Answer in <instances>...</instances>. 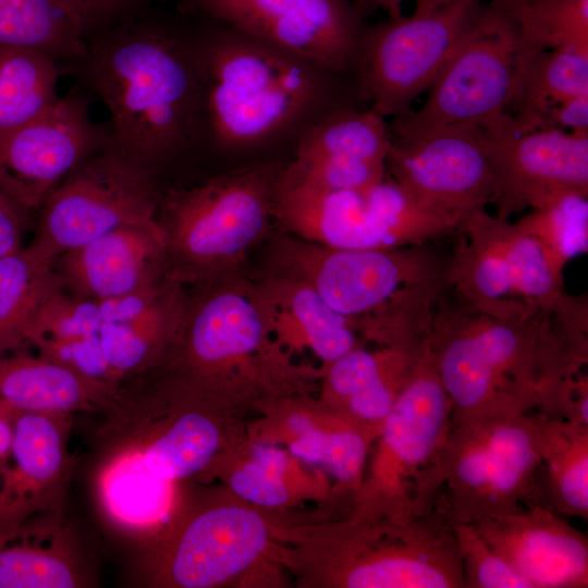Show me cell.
Returning a JSON list of instances; mask_svg holds the SVG:
<instances>
[{"instance_id": "14", "label": "cell", "mask_w": 588, "mask_h": 588, "mask_svg": "<svg viewBox=\"0 0 588 588\" xmlns=\"http://www.w3.org/2000/svg\"><path fill=\"white\" fill-rule=\"evenodd\" d=\"M160 191L152 172L109 146L47 197L30 245L54 261L117 228L155 221Z\"/></svg>"}, {"instance_id": "33", "label": "cell", "mask_w": 588, "mask_h": 588, "mask_svg": "<svg viewBox=\"0 0 588 588\" xmlns=\"http://www.w3.org/2000/svg\"><path fill=\"white\" fill-rule=\"evenodd\" d=\"M292 428L296 438L290 444L291 454L302 462L321 466L354 504L378 432L336 413L335 422L329 429H318L303 418L294 419Z\"/></svg>"}, {"instance_id": "34", "label": "cell", "mask_w": 588, "mask_h": 588, "mask_svg": "<svg viewBox=\"0 0 588 588\" xmlns=\"http://www.w3.org/2000/svg\"><path fill=\"white\" fill-rule=\"evenodd\" d=\"M61 64L41 52L0 47V134L32 120L59 97Z\"/></svg>"}, {"instance_id": "26", "label": "cell", "mask_w": 588, "mask_h": 588, "mask_svg": "<svg viewBox=\"0 0 588 588\" xmlns=\"http://www.w3.org/2000/svg\"><path fill=\"white\" fill-rule=\"evenodd\" d=\"M119 388L27 351L0 357V397L20 412L101 415Z\"/></svg>"}, {"instance_id": "22", "label": "cell", "mask_w": 588, "mask_h": 588, "mask_svg": "<svg viewBox=\"0 0 588 588\" xmlns=\"http://www.w3.org/2000/svg\"><path fill=\"white\" fill-rule=\"evenodd\" d=\"M532 588H587L588 540L566 517L525 505L474 524Z\"/></svg>"}, {"instance_id": "45", "label": "cell", "mask_w": 588, "mask_h": 588, "mask_svg": "<svg viewBox=\"0 0 588 588\" xmlns=\"http://www.w3.org/2000/svg\"><path fill=\"white\" fill-rule=\"evenodd\" d=\"M450 1L452 0H416L415 13L416 14L428 13Z\"/></svg>"}, {"instance_id": "38", "label": "cell", "mask_w": 588, "mask_h": 588, "mask_svg": "<svg viewBox=\"0 0 588 588\" xmlns=\"http://www.w3.org/2000/svg\"><path fill=\"white\" fill-rule=\"evenodd\" d=\"M286 453L274 444L256 443L247 457L229 474L228 483L245 503L267 507L283 505L289 499L284 475Z\"/></svg>"}, {"instance_id": "2", "label": "cell", "mask_w": 588, "mask_h": 588, "mask_svg": "<svg viewBox=\"0 0 588 588\" xmlns=\"http://www.w3.org/2000/svg\"><path fill=\"white\" fill-rule=\"evenodd\" d=\"M61 66L106 106L111 147L156 176L201 142L195 32L139 8L90 35L84 54Z\"/></svg>"}, {"instance_id": "11", "label": "cell", "mask_w": 588, "mask_h": 588, "mask_svg": "<svg viewBox=\"0 0 588 588\" xmlns=\"http://www.w3.org/2000/svg\"><path fill=\"white\" fill-rule=\"evenodd\" d=\"M266 271L298 279L355 327L411 290L438 289L448 267L416 248H335L279 233Z\"/></svg>"}, {"instance_id": "37", "label": "cell", "mask_w": 588, "mask_h": 588, "mask_svg": "<svg viewBox=\"0 0 588 588\" xmlns=\"http://www.w3.org/2000/svg\"><path fill=\"white\" fill-rule=\"evenodd\" d=\"M516 224L537 238L561 267L588 245L587 195L564 192L552 196Z\"/></svg>"}, {"instance_id": "18", "label": "cell", "mask_w": 588, "mask_h": 588, "mask_svg": "<svg viewBox=\"0 0 588 588\" xmlns=\"http://www.w3.org/2000/svg\"><path fill=\"white\" fill-rule=\"evenodd\" d=\"M90 94L75 85L41 113L0 134V187L38 209L84 160L111 146L108 124L90 117Z\"/></svg>"}, {"instance_id": "39", "label": "cell", "mask_w": 588, "mask_h": 588, "mask_svg": "<svg viewBox=\"0 0 588 588\" xmlns=\"http://www.w3.org/2000/svg\"><path fill=\"white\" fill-rule=\"evenodd\" d=\"M464 588H532L482 537L474 524L453 525Z\"/></svg>"}, {"instance_id": "13", "label": "cell", "mask_w": 588, "mask_h": 588, "mask_svg": "<svg viewBox=\"0 0 588 588\" xmlns=\"http://www.w3.org/2000/svg\"><path fill=\"white\" fill-rule=\"evenodd\" d=\"M524 61L514 21L489 2L429 87L424 105L396 117L414 125L468 124L498 134L506 124Z\"/></svg>"}, {"instance_id": "3", "label": "cell", "mask_w": 588, "mask_h": 588, "mask_svg": "<svg viewBox=\"0 0 588 588\" xmlns=\"http://www.w3.org/2000/svg\"><path fill=\"white\" fill-rule=\"evenodd\" d=\"M160 366L226 405L286 394L307 379L269 341L255 281L243 271L188 286L181 328Z\"/></svg>"}, {"instance_id": "1", "label": "cell", "mask_w": 588, "mask_h": 588, "mask_svg": "<svg viewBox=\"0 0 588 588\" xmlns=\"http://www.w3.org/2000/svg\"><path fill=\"white\" fill-rule=\"evenodd\" d=\"M228 405L158 367L120 385L94 437L89 480L100 517L145 550L188 505L179 482L211 466Z\"/></svg>"}, {"instance_id": "8", "label": "cell", "mask_w": 588, "mask_h": 588, "mask_svg": "<svg viewBox=\"0 0 588 588\" xmlns=\"http://www.w3.org/2000/svg\"><path fill=\"white\" fill-rule=\"evenodd\" d=\"M323 539L328 586L464 588L453 525L434 510L407 522L351 510Z\"/></svg>"}, {"instance_id": "29", "label": "cell", "mask_w": 588, "mask_h": 588, "mask_svg": "<svg viewBox=\"0 0 588 588\" xmlns=\"http://www.w3.org/2000/svg\"><path fill=\"white\" fill-rule=\"evenodd\" d=\"M526 53L516 96L505 113V136L538 130L540 117L550 107L588 93V48Z\"/></svg>"}, {"instance_id": "9", "label": "cell", "mask_w": 588, "mask_h": 588, "mask_svg": "<svg viewBox=\"0 0 588 588\" xmlns=\"http://www.w3.org/2000/svg\"><path fill=\"white\" fill-rule=\"evenodd\" d=\"M451 421L452 402L425 346L380 426L353 510L400 522L433 511L436 465Z\"/></svg>"}, {"instance_id": "27", "label": "cell", "mask_w": 588, "mask_h": 588, "mask_svg": "<svg viewBox=\"0 0 588 588\" xmlns=\"http://www.w3.org/2000/svg\"><path fill=\"white\" fill-rule=\"evenodd\" d=\"M389 148L383 117L373 109H343L305 133L291 163L324 177H359L384 170Z\"/></svg>"}, {"instance_id": "6", "label": "cell", "mask_w": 588, "mask_h": 588, "mask_svg": "<svg viewBox=\"0 0 588 588\" xmlns=\"http://www.w3.org/2000/svg\"><path fill=\"white\" fill-rule=\"evenodd\" d=\"M431 322L425 341L460 421L534 411L541 323L534 316L500 319L467 306Z\"/></svg>"}, {"instance_id": "10", "label": "cell", "mask_w": 588, "mask_h": 588, "mask_svg": "<svg viewBox=\"0 0 588 588\" xmlns=\"http://www.w3.org/2000/svg\"><path fill=\"white\" fill-rule=\"evenodd\" d=\"M279 233L335 248H397L445 234L449 223L395 180L329 191L285 179L274 199Z\"/></svg>"}, {"instance_id": "28", "label": "cell", "mask_w": 588, "mask_h": 588, "mask_svg": "<svg viewBox=\"0 0 588 588\" xmlns=\"http://www.w3.org/2000/svg\"><path fill=\"white\" fill-rule=\"evenodd\" d=\"M461 228L469 232L471 243L505 258L515 294L527 299L530 307L546 313L555 311L563 318L574 315L572 303L562 293V268L537 238L517 224L488 216L485 209L466 217Z\"/></svg>"}, {"instance_id": "24", "label": "cell", "mask_w": 588, "mask_h": 588, "mask_svg": "<svg viewBox=\"0 0 588 588\" xmlns=\"http://www.w3.org/2000/svg\"><path fill=\"white\" fill-rule=\"evenodd\" d=\"M255 287L268 339L294 370V355L307 356L323 376L333 362L360 345L354 322L333 310L305 282L266 271Z\"/></svg>"}, {"instance_id": "31", "label": "cell", "mask_w": 588, "mask_h": 588, "mask_svg": "<svg viewBox=\"0 0 588 588\" xmlns=\"http://www.w3.org/2000/svg\"><path fill=\"white\" fill-rule=\"evenodd\" d=\"M535 416L546 505L588 519V426Z\"/></svg>"}, {"instance_id": "41", "label": "cell", "mask_w": 588, "mask_h": 588, "mask_svg": "<svg viewBox=\"0 0 588 588\" xmlns=\"http://www.w3.org/2000/svg\"><path fill=\"white\" fill-rule=\"evenodd\" d=\"M539 128H559L588 134V93L574 96L550 107L540 117Z\"/></svg>"}, {"instance_id": "17", "label": "cell", "mask_w": 588, "mask_h": 588, "mask_svg": "<svg viewBox=\"0 0 588 588\" xmlns=\"http://www.w3.org/2000/svg\"><path fill=\"white\" fill-rule=\"evenodd\" d=\"M324 71H354L368 8L351 0H174Z\"/></svg>"}, {"instance_id": "16", "label": "cell", "mask_w": 588, "mask_h": 588, "mask_svg": "<svg viewBox=\"0 0 588 588\" xmlns=\"http://www.w3.org/2000/svg\"><path fill=\"white\" fill-rule=\"evenodd\" d=\"M264 517L246 504H188L167 537L136 556L144 586L211 588L249 568L269 543Z\"/></svg>"}, {"instance_id": "5", "label": "cell", "mask_w": 588, "mask_h": 588, "mask_svg": "<svg viewBox=\"0 0 588 588\" xmlns=\"http://www.w3.org/2000/svg\"><path fill=\"white\" fill-rule=\"evenodd\" d=\"M284 164L270 162L160 191L156 220L169 277L187 286L242 271L274 223Z\"/></svg>"}, {"instance_id": "35", "label": "cell", "mask_w": 588, "mask_h": 588, "mask_svg": "<svg viewBox=\"0 0 588 588\" xmlns=\"http://www.w3.org/2000/svg\"><path fill=\"white\" fill-rule=\"evenodd\" d=\"M446 279L454 283L468 307L494 318L510 319L535 315L528 305L505 299L515 294L514 281L505 258L470 242L457 252Z\"/></svg>"}, {"instance_id": "4", "label": "cell", "mask_w": 588, "mask_h": 588, "mask_svg": "<svg viewBox=\"0 0 588 588\" xmlns=\"http://www.w3.org/2000/svg\"><path fill=\"white\" fill-rule=\"evenodd\" d=\"M221 24V23H219ZM196 33L203 75V139L246 147L281 132L318 100L317 65L224 24Z\"/></svg>"}, {"instance_id": "19", "label": "cell", "mask_w": 588, "mask_h": 588, "mask_svg": "<svg viewBox=\"0 0 588 588\" xmlns=\"http://www.w3.org/2000/svg\"><path fill=\"white\" fill-rule=\"evenodd\" d=\"M73 415L20 412L10 457L0 466V547L30 519L63 514L74 470Z\"/></svg>"}, {"instance_id": "42", "label": "cell", "mask_w": 588, "mask_h": 588, "mask_svg": "<svg viewBox=\"0 0 588 588\" xmlns=\"http://www.w3.org/2000/svg\"><path fill=\"white\" fill-rule=\"evenodd\" d=\"M25 211L0 187V258L22 248Z\"/></svg>"}, {"instance_id": "32", "label": "cell", "mask_w": 588, "mask_h": 588, "mask_svg": "<svg viewBox=\"0 0 588 588\" xmlns=\"http://www.w3.org/2000/svg\"><path fill=\"white\" fill-rule=\"evenodd\" d=\"M88 36L60 0H0V47L41 52L63 65L84 54Z\"/></svg>"}, {"instance_id": "7", "label": "cell", "mask_w": 588, "mask_h": 588, "mask_svg": "<svg viewBox=\"0 0 588 588\" xmlns=\"http://www.w3.org/2000/svg\"><path fill=\"white\" fill-rule=\"evenodd\" d=\"M434 480L433 510L452 525L547 506L534 414L452 420Z\"/></svg>"}, {"instance_id": "44", "label": "cell", "mask_w": 588, "mask_h": 588, "mask_svg": "<svg viewBox=\"0 0 588 588\" xmlns=\"http://www.w3.org/2000/svg\"><path fill=\"white\" fill-rule=\"evenodd\" d=\"M359 4L371 9L380 8L383 9L389 19H397L402 16V2L403 0H356Z\"/></svg>"}, {"instance_id": "15", "label": "cell", "mask_w": 588, "mask_h": 588, "mask_svg": "<svg viewBox=\"0 0 588 588\" xmlns=\"http://www.w3.org/2000/svg\"><path fill=\"white\" fill-rule=\"evenodd\" d=\"M385 167L426 207L460 223L497 195V176L485 132L468 124H389Z\"/></svg>"}, {"instance_id": "25", "label": "cell", "mask_w": 588, "mask_h": 588, "mask_svg": "<svg viewBox=\"0 0 588 588\" xmlns=\"http://www.w3.org/2000/svg\"><path fill=\"white\" fill-rule=\"evenodd\" d=\"M93 585L90 567L63 514L27 522L0 547V588H82Z\"/></svg>"}, {"instance_id": "21", "label": "cell", "mask_w": 588, "mask_h": 588, "mask_svg": "<svg viewBox=\"0 0 588 588\" xmlns=\"http://www.w3.org/2000/svg\"><path fill=\"white\" fill-rule=\"evenodd\" d=\"M187 295L188 286L169 277L148 290L100 301L96 342L113 385L163 362L181 328Z\"/></svg>"}, {"instance_id": "30", "label": "cell", "mask_w": 588, "mask_h": 588, "mask_svg": "<svg viewBox=\"0 0 588 588\" xmlns=\"http://www.w3.org/2000/svg\"><path fill=\"white\" fill-rule=\"evenodd\" d=\"M63 289L54 261L30 244L0 258V357L29 348L35 318Z\"/></svg>"}, {"instance_id": "40", "label": "cell", "mask_w": 588, "mask_h": 588, "mask_svg": "<svg viewBox=\"0 0 588 588\" xmlns=\"http://www.w3.org/2000/svg\"><path fill=\"white\" fill-rule=\"evenodd\" d=\"M84 22L88 35L139 9L144 0H60ZM88 36V37H89Z\"/></svg>"}, {"instance_id": "20", "label": "cell", "mask_w": 588, "mask_h": 588, "mask_svg": "<svg viewBox=\"0 0 588 588\" xmlns=\"http://www.w3.org/2000/svg\"><path fill=\"white\" fill-rule=\"evenodd\" d=\"M497 176L498 218L526 206L537 208L554 195H588V134L559 128L493 136L485 130Z\"/></svg>"}, {"instance_id": "23", "label": "cell", "mask_w": 588, "mask_h": 588, "mask_svg": "<svg viewBox=\"0 0 588 588\" xmlns=\"http://www.w3.org/2000/svg\"><path fill=\"white\" fill-rule=\"evenodd\" d=\"M65 291L98 301L128 296L169 278L157 220L117 228L54 260Z\"/></svg>"}, {"instance_id": "36", "label": "cell", "mask_w": 588, "mask_h": 588, "mask_svg": "<svg viewBox=\"0 0 588 588\" xmlns=\"http://www.w3.org/2000/svg\"><path fill=\"white\" fill-rule=\"evenodd\" d=\"M515 23L524 49L588 48V0H490Z\"/></svg>"}, {"instance_id": "43", "label": "cell", "mask_w": 588, "mask_h": 588, "mask_svg": "<svg viewBox=\"0 0 588 588\" xmlns=\"http://www.w3.org/2000/svg\"><path fill=\"white\" fill-rule=\"evenodd\" d=\"M19 413L20 411L0 397V466L10 457L14 422Z\"/></svg>"}, {"instance_id": "12", "label": "cell", "mask_w": 588, "mask_h": 588, "mask_svg": "<svg viewBox=\"0 0 588 588\" xmlns=\"http://www.w3.org/2000/svg\"><path fill=\"white\" fill-rule=\"evenodd\" d=\"M483 0H452L363 29L353 73L360 95L381 117L411 110L481 16Z\"/></svg>"}]
</instances>
